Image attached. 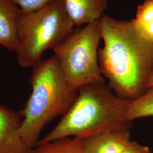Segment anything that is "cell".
I'll return each instance as SVG.
<instances>
[{"instance_id": "cell-1", "label": "cell", "mask_w": 153, "mask_h": 153, "mask_svg": "<svg viewBox=\"0 0 153 153\" xmlns=\"http://www.w3.org/2000/svg\"><path fill=\"white\" fill-rule=\"evenodd\" d=\"M99 21L103 41L98 52L102 74L118 97L137 98L148 88L153 70V43L140 35L131 21L106 15Z\"/></svg>"}, {"instance_id": "cell-2", "label": "cell", "mask_w": 153, "mask_h": 153, "mask_svg": "<svg viewBox=\"0 0 153 153\" xmlns=\"http://www.w3.org/2000/svg\"><path fill=\"white\" fill-rule=\"evenodd\" d=\"M129 103L115 94L105 82L85 85L78 90L74 102L60 121L38 144L65 137L83 139L105 131L129 129Z\"/></svg>"}, {"instance_id": "cell-3", "label": "cell", "mask_w": 153, "mask_h": 153, "mask_svg": "<svg viewBox=\"0 0 153 153\" xmlns=\"http://www.w3.org/2000/svg\"><path fill=\"white\" fill-rule=\"evenodd\" d=\"M30 83L31 93L19 111V134L31 148H35L44 128L55 118L65 115L77 96L66 79L55 55L33 66Z\"/></svg>"}, {"instance_id": "cell-4", "label": "cell", "mask_w": 153, "mask_h": 153, "mask_svg": "<svg viewBox=\"0 0 153 153\" xmlns=\"http://www.w3.org/2000/svg\"><path fill=\"white\" fill-rule=\"evenodd\" d=\"M74 26L63 0H53L40 10L24 13L16 51L19 65L33 68L42 60L44 52L68 38Z\"/></svg>"}, {"instance_id": "cell-5", "label": "cell", "mask_w": 153, "mask_h": 153, "mask_svg": "<svg viewBox=\"0 0 153 153\" xmlns=\"http://www.w3.org/2000/svg\"><path fill=\"white\" fill-rule=\"evenodd\" d=\"M102 39L100 21L74 32L53 49L71 88L105 82L99 64V45Z\"/></svg>"}, {"instance_id": "cell-6", "label": "cell", "mask_w": 153, "mask_h": 153, "mask_svg": "<svg viewBox=\"0 0 153 153\" xmlns=\"http://www.w3.org/2000/svg\"><path fill=\"white\" fill-rule=\"evenodd\" d=\"M22 120L19 112L0 105V153H33L19 134Z\"/></svg>"}, {"instance_id": "cell-7", "label": "cell", "mask_w": 153, "mask_h": 153, "mask_svg": "<svg viewBox=\"0 0 153 153\" xmlns=\"http://www.w3.org/2000/svg\"><path fill=\"white\" fill-rule=\"evenodd\" d=\"M24 13L11 0H0V45L16 51Z\"/></svg>"}, {"instance_id": "cell-8", "label": "cell", "mask_w": 153, "mask_h": 153, "mask_svg": "<svg viewBox=\"0 0 153 153\" xmlns=\"http://www.w3.org/2000/svg\"><path fill=\"white\" fill-rule=\"evenodd\" d=\"M81 140L85 153H121L131 141L129 129L105 131Z\"/></svg>"}, {"instance_id": "cell-9", "label": "cell", "mask_w": 153, "mask_h": 153, "mask_svg": "<svg viewBox=\"0 0 153 153\" xmlns=\"http://www.w3.org/2000/svg\"><path fill=\"white\" fill-rule=\"evenodd\" d=\"M108 0H63L66 11L75 26L99 21L104 16Z\"/></svg>"}, {"instance_id": "cell-10", "label": "cell", "mask_w": 153, "mask_h": 153, "mask_svg": "<svg viewBox=\"0 0 153 153\" xmlns=\"http://www.w3.org/2000/svg\"><path fill=\"white\" fill-rule=\"evenodd\" d=\"M131 22L140 36L153 43V0H145L138 6Z\"/></svg>"}, {"instance_id": "cell-11", "label": "cell", "mask_w": 153, "mask_h": 153, "mask_svg": "<svg viewBox=\"0 0 153 153\" xmlns=\"http://www.w3.org/2000/svg\"><path fill=\"white\" fill-rule=\"evenodd\" d=\"M33 153H85L82 140L76 137H65L38 144Z\"/></svg>"}, {"instance_id": "cell-12", "label": "cell", "mask_w": 153, "mask_h": 153, "mask_svg": "<svg viewBox=\"0 0 153 153\" xmlns=\"http://www.w3.org/2000/svg\"><path fill=\"white\" fill-rule=\"evenodd\" d=\"M153 116V86H150L137 98L130 100L127 118L132 121Z\"/></svg>"}, {"instance_id": "cell-13", "label": "cell", "mask_w": 153, "mask_h": 153, "mask_svg": "<svg viewBox=\"0 0 153 153\" xmlns=\"http://www.w3.org/2000/svg\"><path fill=\"white\" fill-rule=\"evenodd\" d=\"M24 13L38 11L53 0H11Z\"/></svg>"}, {"instance_id": "cell-14", "label": "cell", "mask_w": 153, "mask_h": 153, "mask_svg": "<svg viewBox=\"0 0 153 153\" xmlns=\"http://www.w3.org/2000/svg\"><path fill=\"white\" fill-rule=\"evenodd\" d=\"M121 153H153L147 146L131 141Z\"/></svg>"}, {"instance_id": "cell-15", "label": "cell", "mask_w": 153, "mask_h": 153, "mask_svg": "<svg viewBox=\"0 0 153 153\" xmlns=\"http://www.w3.org/2000/svg\"><path fill=\"white\" fill-rule=\"evenodd\" d=\"M150 86H153V70L152 74L150 77L149 81V85H148V88Z\"/></svg>"}]
</instances>
